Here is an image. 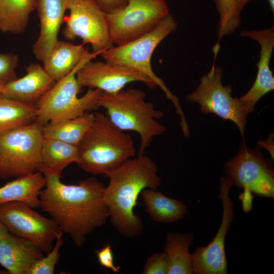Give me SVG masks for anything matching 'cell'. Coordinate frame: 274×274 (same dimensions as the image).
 <instances>
[{
    "mask_svg": "<svg viewBox=\"0 0 274 274\" xmlns=\"http://www.w3.org/2000/svg\"><path fill=\"white\" fill-rule=\"evenodd\" d=\"M39 171L46 180L40 195V208L63 234L81 246L87 235L109 218L104 198L105 185L94 177L81 180L76 185L65 184L61 181V174L42 164Z\"/></svg>",
    "mask_w": 274,
    "mask_h": 274,
    "instance_id": "obj_1",
    "label": "cell"
},
{
    "mask_svg": "<svg viewBox=\"0 0 274 274\" xmlns=\"http://www.w3.org/2000/svg\"><path fill=\"white\" fill-rule=\"evenodd\" d=\"M156 163L144 155L131 158L107 174L109 183L104 198L113 227L122 236L141 234L143 224L134 213L139 195L146 188L157 190L160 185Z\"/></svg>",
    "mask_w": 274,
    "mask_h": 274,
    "instance_id": "obj_2",
    "label": "cell"
},
{
    "mask_svg": "<svg viewBox=\"0 0 274 274\" xmlns=\"http://www.w3.org/2000/svg\"><path fill=\"white\" fill-rule=\"evenodd\" d=\"M77 147L76 163L94 175L106 176L136 155L130 135L114 124L106 114L98 112Z\"/></svg>",
    "mask_w": 274,
    "mask_h": 274,
    "instance_id": "obj_3",
    "label": "cell"
},
{
    "mask_svg": "<svg viewBox=\"0 0 274 274\" xmlns=\"http://www.w3.org/2000/svg\"><path fill=\"white\" fill-rule=\"evenodd\" d=\"M142 90L129 88L115 94L101 92L97 105L106 110L111 122L120 129L138 133L140 144L137 155L144 154L153 139L164 133L166 128L157 121L163 113L146 101Z\"/></svg>",
    "mask_w": 274,
    "mask_h": 274,
    "instance_id": "obj_4",
    "label": "cell"
},
{
    "mask_svg": "<svg viewBox=\"0 0 274 274\" xmlns=\"http://www.w3.org/2000/svg\"><path fill=\"white\" fill-rule=\"evenodd\" d=\"M177 27L178 24L174 17L169 14L150 32L126 43L113 46L104 51L100 55L106 61L133 68L148 77L172 102L180 118L181 130L186 132L189 127L179 98L154 73L151 66L152 56L155 49Z\"/></svg>",
    "mask_w": 274,
    "mask_h": 274,
    "instance_id": "obj_5",
    "label": "cell"
},
{
    "mask_svg": "<svg viewBox=\"0 0 274 274\" xmlns=\"http://www.w3.org/2000/svg\"><path fill=\"white\" fill-rule=\"evenodd\" d=\"M89 58L78 65L70 74L55 82L54 85L35 104L36 121L46 124L58 122L81 116L99 108L97 100L102 91L88 88L82 96L78 94L82 88L76 77L78 70Z\"/></svg>",
    "mask_w": 274,
    "mask_h": 274,
    "instance_id": "obj_6",
    "label": "cell"
},
{
    "mask_svg": "<svg viewBox=\"0 0 274 274\" xmlns=\"http://www.w3.org/2000/svg\"><path fill=\"white\" fill-rule=\"evenodd\" d=\"M44 124L36 120L0 135V179L39 171Z\"/></svg>",
    "mask_w": 274,
    "mask_h": 274,
    "instance_id": "obj_7",
    "label": "cell"
},
{
    "mask_svg": "<svg viewBox=\"0 0 274 274\" xmlns=\"http://www.w3.org/2000/svg\"><path fill=\"white\" fill-rule=\"evenodd\" d=\"M219 47L217 43L214 47V61L210 71L200 78L196 90L188 93L186 98L199 104L202 113H213L233 122L243 136L248 114L238 98L232 97L231 86H223L222 83V68L215 65Z\"/></svg>",
    "mask_w": 274,
    "mask_h": 274,
    "instance_id": "obj_8",
    "label": "cell"
},
{
    "mask_svg": "<svg viewBox=\"0 0 274 274\" xmlns=\"http://www.w3.org/2000/svg\"><path fill=\"white\" fill-rule=\"evenodd\" d=\"M169 14L165 0H127L120 11L107 13L111 41L119 45L139 38Z\"/></svg>",
    "mask_w": 274,
    "mask_h": 274,
    "instance_id": "obj_9",
    "label": "cell"
},
{
    "mask_svg": "<svg viewBox=\"0 0 274 274\" xmlns=\"http://www.w3.org/2000/svg\"><path fill=\"white\" fill-rule=\"evenodd\" d=\"M68 16L64 18L63 37L68 40L81 39L89 44L92 52L100 54L114 46L107 18V13L95 0H68Z\"/></svg>",
    "mask_w": 274,
    "mask_h": 274,
    "instance_id": "obj_10",
    "label": "cell"
},
{
    "mask_svg": "<svg viewBox=\"0 0 274 274\" xmlns=\"http://www.w3.org/2000/svg\"><path fill=\"white\" fill-rule=\"evenodd\" d=\"M224 178L232 186L250 191L252 194L274 198V170L272 162L259 150L245 144L224 167Z\"/></svg>",
    "mask_w": 274,
    "mask_h": 274,
    "instance_id": "obj_11",
    "label": "cell"
},
{
    "mask_svg": "<svg viewBox=\"0 0 274 274\" xmlns=\"http://www.w3.org/2000/svg\"><path fill=\"white\" fill-rule=\"evenodd\" d=\"M0 221L9 233L31 242L44 253L51 251L54 241L63 233L53 219L19 201L0 205Z\"/></svg>",
    "mask_w": 274,
    "mask_h": 274,
    "instance_id": "obj_12",
    "label": "cell"
},
{
    "mask_svg": "<svg viewBox=\"0 0 274 274\" xmlns=\"http://www.w3.org/2000/svg\"><path fill=\"white\" fill-rule=\"evenodd\" d=\"M232 185L224 177L220 179L219 198L222 214L220 226L213 240L206 246L198 247L191 253L192 274H226L225 250L227 234L234 218V204L229 197Z\"/></svg>",
    "mask_w": 274,
    "mask_h": 274,
    "instance_id": "obj_13",
    "label": "cell"
},
{
    "mask_svg": "<svg viewBox=\"0 0 274 274\" xmlns=\"http://www.w3.org/2000/svg\"><path fill=\"white\" fill-rule=\"evenodd\" d=\"M76 77L81 87L97 89L110 94L116 93L134 82H142L151 88L156 87L154 83L141 72L106 61H88L78 70Z\"/></svg>",
    "mask_w": 274,
    "mask_h": 274,
    "instance_id": "obj_14",
    "label": "cell"
},
{
    "mask_svg": "<svg viewBox=\"0 0 274 274\" xmlns=\"http://www.w3.org/2000/svg\"><path fill=\"white\" fill-rule=\"evenodd\" d=\"M240 35L257 41L260 46L258 72L255 80L249 91L238 98L248 115L254 109L260 99L274 89V78L269 67L274 48V27L259 30H244Z\"/></svg>",
    "mask_w": 274,
    "mask_h": 274,
    "instance_id": "obj_15",
    "label": "cell"
},
{
    "mask_svg": "<svg viewBox=\"0 0 274 274\" xmlns=\"http://www.w3.org/2000/svg\"><path fill=\"white\" fill-rule=\"evenodd\" d=\"M68 0H36L40 31L32 46L36 58L43 63L58 41V35L67 10Z\"/></svg>",
    "mask_w": 274,
    "mask_h": 274,
    "instance_id": "obj_16",
    "label": "cell"
},
{
    "mask_svg": "<svg viewBox=\"0 0 274 274\" xmlns=\"http://www.w3.org/2000/svg\"><path fill=\"white\" fill-rule=\"evenodd\" d=\"M44 253L31 242L9 232L0 238V264L11 274H28Z\"/></svg>",
    "mask_w": 274,
    "mask_h": 274,
    "instance_id": "obj_17",
    "label": "cell"
},
{
    "mask_svg": "<svg viewBox=\"0 0 274 274\" xmlns=\"http://www.w3.org/2000/svg\"><path fill=\"white\" fill-rule=\"evenodd\" d=\"M26 72L22 77L6 85L1 90L0 96L35 104L55 83L39 63H30Z\"/></svg>",
    "mask_w": 274,
    "mask_h": 274,
    "instance_id": "obj_18",
    "label": "cell"
},
{
    "mask_svg": "<svg viewBox=\"0 0 274 274\" xmlns=\"http://www.w3.org/2000/svg\"><path fill=\"white\" fill-rule=\"evenodd\" d=\"M98 53L89 52L84 44L75 45L69 42H56L43 62V67L48 75L57 82L62 79L87 59H93Z\"/></svg>",
    "mask_w": 274,
    "mask_h": 274,
    "instance_id": "obj_19",
    "label": "cell"
},
{
    "mask_svg": "<svg viewBox=\"0 0 274 274\" xmlns=\"http://www.w3.org/2000/svg\"><path fill=\"white\" fill-rule=\"evenodd\" d=\"M46 184L40 171L16 178L0 187V205L19 201L31 208H40V195Z\"/></svg>",
    "mask_w": 274,
    "mask_h": 274,
    "instance_id": "obj_20",
    "label": "cell"
},
{
    "mask_svg": "<svg viewBox=\"0 0 274 274\" xmlns=\"http://www.w3.org/2000/svg\"><path fill=\"white\" fill-rule=\"evenodd\" d=\"M141 195L146 212L156 222H176L183 219L187 213V208L183 202L168 197L157 190L146 188Z\"/></svg>",
    "mask_w": 274,
    "mask_h": 274,
    "instance_id": "obj_21",
    "label": "cell"
},
{
    "mask_svg": "<svg viewBox=\"0 0 274 274\" xmlns=\"http://www.w3.org/2000/svg\"><path fill=\"white\" fill-rule=\"evenodd\" d=\"M193 240L194 236L191 233L166 234L163 252L168 260L167 274H192L189 247Z\"/></svg>",
    "mask_w": 274,
    "mask_h": 274,
    "instance_id": "obj_22",
    "label": "cell"
},
{
    "mask_svg": "<svg viewBox=\"0 0 274 274\" xmlns=\"http://www.w3.org/2000/svg\"><path fill=\"white\" fill-rule=\"evenodd\" d=\"M34 9L36 0H0V31L22 33Z\"/></svg>",
    "mask_w": 274,
    "mask_h": 274,
    "instance_id": "obj_23",
    "label": "cell"
},
{
    "mask_svg": "<svg viewBox=\"0 0 274 274\" xmlns=\"http://www.w3.org/2000/svg\"><path fill=\"white\" fill-rule=\"evenodd\" d=\"M94 117V113L88 111L72 119L48 122L43 127L44 137L77 146L90 127Z\"/></svg>",
    "mask_w": 274,
    "mask_h": 274,
    "instance_id": "obj_24",
    "label": "cell"
},
{
    "mask_svg": "<svg viewBox=\"0 0 274 274\" xmlns=\"http://www.w3.org/2000/svg\"><path fill=\"white\" fill-rule=\"evenodd\" d=\"M36 111L34 104L0 96V135L36 121Z\"/></svg>",
    "mask_w": 274,
    "mask_h": 274,
    "instance_id": "obj_25",
    "label": "cell"
},
{
    "mask_svg": "<svg viewBox=\"0 0 274 274\" xmlns=\"http://www.w3.org/2000/svg\"><path fill=\"white\" fill-rule=\"evenodd\" d=\"M42 164L62 174L65 168L78 159L77 146L44 137L41 151Z\"/></svg>",
    "mask_w": 274,
    "mask_h": 274,
    "instance_id": "obj_26",
    "label": "cell"
},
{
    "mask_svg": "<svg viewBox=\"0 0 274 274\" xmlns=\"http://www.w3.org/2000/svg\"><path fill=\"white\" fill-rule=\"evenodd\" d=\"M216 9L219 16L218 38L229 35L241 23V12L237 9L236 0H215Z\"/></svg>",
    "mask_w": 274,
    "mask_h": 274,
    "instance_id": "obj_27",
    "label": "cell"
},
{
    "mask_svg": "<svg viewBox=\"0 0 274 274\" xmlns=\"http://www.w3.org/2000/svg\"><path fill=\"white\" fill-rule=\"evenodd\" d=\"M63 233H61L56 238L53 248L46 256L37 261L31 267L28 274H53L59 258V250L63 244Z\"/></svg>",
    "mask_w": 274,
    "mask_h": 274,
    "instance_id": "obj_28",
    "label": "cell"
},
{
    "mask_svg": "<svg viewBox=\"0 0 274 274\" xmlns=\"http://www.w3.org/2000/svg\"><path fill=\"white\" fill-rule=\"evenodd\" d=\"M18 62V55L0 53V92L6 85L17 78L16 69Z\"/></svg>",
    "mask_w": 274,
    "mask_h": 274,
    "instance_id": "obj_29",
    "label": "cell"
},
{
    "mask_svg": "<svg viewBox=\"0 0 274 274\" xmlns=\"http://www.w3.org/2000/svg\"><path fill=\"white\" fill-rule=\"evenodd\" d=\"M168 260L164 252L156 253L150 256L146 262L143 274H167Z\"/></svg>",
    "mask_w": 274,
    "mask_h": 274,
    "instance_id": "obj_30",
    "label": "cell"
},
{
    "mask_svg": "<svg viewBox=\"0 0 274 274\" xmlns=\"http://www.w3.org/2000/svg\"><path fill=\"white\" fill-rule=\"evenodd\" d=\"M96 255L98 261L101 266L111 269L115 273L119 271L120 267L115 265L113 253L111 246L109 244L97 251Z\"/></svg>",
    "mask_w": 274,
    "mask_h": 274,
    "instance_id": "obj_31",
    "label": "cell"
},
{
    "mask_svg": "<svg viewBox=\"0 0 274 274\" xmlns=\"http://www.w3.org/2000/svg\"><path fill=\"white\" fill-rule=\"evenodd\" d=\"M108 14L116 13L123 9L127 0H95Z\"/></svg>",
    "mask_w": 274,
    "mask_h": 274,
    "instance_id": "obj_32",
    "label": "cell"
},
{
    "mask_svg": "<svg viewBox=\"0 0 274 274\" xmlns=\"http://www.w3.org/2000/svg\"><path fill=\"white\" fill-rule=\"evenodd\" d=\"M250 1L251 0H236V7L238 11L241 12L246 4Z\"/></svg>",
    "mask_w": 274,
    "mask_h": 274,
    "instance_id": "obj_33",
    "label": "cell"
},
{
    "mask_svg": "<svg viewBox=\"0 0 274 274\" xmlns=\"http://www.w3.org/2000/svg\"><path fill=\"white\" fill-rule=\"evenodd\" d=\"M9 232L5 226L0 221V238Z\"/></svg>",
    "mask_w": 274,
    "mask_h": 274,
    "instance_id": "obj_34",
    "label": "cell"
},
{
    "mask_svg": "<svg viewBox=\"0 0 274 274\" xmlns=\"http://www.w3.org/2000/svg\"><path fill=\"white\" fill-rule=\"evenodd\" d=\"M267 2L268 3L269 7L272 12V13H274V0H267Z\"/></svg>",
    "mask_w": 274,
    "mask_h": 274,
    "instance_id": "obj_35",
    "label": "cell"
}]
</instances>
